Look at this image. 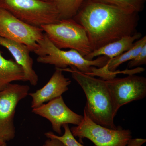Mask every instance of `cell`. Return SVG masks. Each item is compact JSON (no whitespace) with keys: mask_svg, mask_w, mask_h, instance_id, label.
Segmentation results:
<instances>
[{"mask_svg":"<svg viewBox=\"0 0 146 146\" xmlns=\"http://www.w3.org/2000/svg\"><path fill=\"white\" fill-rule=\"evenodd\" d=\"M28 85L11 83L0 91V139L13 140L16 130L14 119L16 106L28 95Z\"/></svg>","mask_w":146,"mask_h":146,"instance_id":"52a82bcc","label":"cell"},{"mask_svg":"<svg viewBox=\"0 0 146 146\" xmlns=\"http://www.w3.org/2000/svg\"><path fill=\"white\" fill-rule=\"evenodd\" d=\"M44 33L41 28L26 23L8 11L0 8V37L23 44L33 52Z\"/></svg>","mask_w":146,"mask_h":146,"instance_id":"ba28073f","label":"cell"},{"mask_svg":"<svg viewBox=\"0 0 146 146\" xmlns=\"http://www.w3.org/2000/svg\"><path fill=\"white\" fill-rule=\"evenodd\" d=\"M86 0H49L53 3L60 20L72 19L76 15Z\"/></svg>","mask_w":146,"mask_h":146,"instance_id":"2e32d148","label":"cell"},{"mask_svg":"<svg viewBox=\"0 0 146 146\" xmlns=\"http://www.w3.org/2000/svg\"><path fill=\"white\" fill-rule=\"evenodd\" d=\"M0 146H7L6 142L0 139Z\"/></svg>","mask_w":146,"mask_h":146,"instance_id":"7402d4cb","label":"cell"},{"mask_svg":"<svg viewBox=\"0 0 146 146\" xmlns=\"http://www.w3.org/2000/svg\"><path fill=\"white\" fill-rule=\"evenodd\" d=\"M115 6L131 12L139 13L143 9L146 0H94Z\"/></svg>","mask_w":146,"mask_h":146,"instance_id":"e0dca14e","label":"cell"},{"mask_svg":"<svg viewBox=\"0 0 146 146\" xmlns=\"http://www.w3.org/2000/svg\"><path fill=\"white\" fill-rule=\"evenodd\" d=\"M59 69L70 72L73 78L83 90L86 98L84 111L87 116L100 125L117 129V127L114 123L116 115L106 80L84 74L74 67Z\"/></svg>","mask_w":146,"mask_h":146,"instance_id":"7a4b0ae2","label":"cell"},{"mask_svg":"<svg viewBox=\"0 0 146 146\" xmlns=\"http://www.w3.org/2000/svg\"><path fill=\"white\" fill-rule=\"evenodd\" d=\"M106 81L116 115L123 106L146 97V78L144 77L131 74L122 78H115Z\"/></svg>","mask_w":146,"mask_h":146,"instance_id":"9c48e42d","label":"cell"},{"mask_svg":"<svg viewBox=\"0 0 146 146\" xmlns=\"http://www.w3.org/2000/svg\"><path fill=\"white\" fill-rule=\"evenodd\" d=\"M0 8L33 26L57 23L60 21L53 3L43 0H0Z\"/></svg>","mask_w":146,"mask_h":146,"instance_id":"277c9868","label":"cell"},{"mask_svg":"<svg viewBox=\"0 0 146 146\" xmlns=\"http://www.w3.org/2000/svg\"><path fill=\"white\" fill-rule=\"evenodd\" d=\"M146 45V36L142 37L137 40L133 46L127 51L111 59H109L106 65L108 70L116 72L117 68L123 63L132 60L141 52L143 47Z\"/></svg>","mask_w":146,"mask_h":146,"instance_id":"9a60e30c","label":"cell"},{"mask_svg":"<svg viewBox=\"0 0 146 146\" xmlns=\"http://www.w3.org/2000/svg\"><path fill=\"white\" fill-rule=\"evenodd\" d=\"M43 146H65L60 141L55 138H48Z\"/></svg>","mask_w":146,"mask_h":146,"instance_id":"ffe728a7","label":"cell"},{"mask_svg":"<svg viewBox=\"0 0 146 146\" xmlns=\"http://www.w3.org/2000/svg\"><path fill=\"white\" fill-rule=\"evenodd\" d=\"M0 46L8 50L15 62L23 68L26 81L33 86L37 85L38 76L33 70V61L30 55L31 51L28 47L23 44L1 37Z\"/></svg>","mask_w":146,"mask_h":146,"instance_id":"7c38bea8","label":"cell"},{"mask_svg":"<svg viewBox=\"0 0 146 146\" xmlns=\"http://www.w3.org/2000/svg\"><path fill=\"white\" fill-rule=\"evenodd\" d=\"M146 64V45L143 47L141 52L132 60H129L127 64L129 68L138 67Z\"/></svg>","mask_w":146,"mask_h":146,"instance_id":"d6986e66","label":"cell"},{"mask_svg":"<svg viewBox=\"0 0 146 146\" xmlns=\"http://www.w3.org/2000/svg\"><path fill=\"white\" fill-rule=\"evenodd\" d=\"M83 116L80 124L70 129L74 136L80 140L87 138L96 146H127L132 138L129 129L121 127L112 129L100 125L92 121L84 111Z\"/></svg>","mask_w":146,"mask_h":146,"instance_id":"8992f818","label":"cell"},{"mask_svg":"<svg viewBox=\"0 0 146 146\" xmlns=\"http://www.w3.org/2000/svg\"><path fill=\"white\" fill-rule=\"evenodd\" d=\"M142 36L141 33L136 32L133 35L124 36L95 50L84 57L90 60H93L94 58L100 56H106L110 59H112L130 49L135 42L141 39Z\"/></svg>","mask_w":146,"mask_h":146,"instance_id":"4fadbf2b","label":"cell"},{"mask_svg":"<svg viewBox=\"0 0 146 146\" xmlns=\"http://www.w3.org/2000/svg\"><path fill=\"white\" fill-rule=\"evenodd\" d=\"M146 141V139L143 138H131L130 141H129L127 146H142Z\"/></svg>","mask_w":146,"mask_h":146,"instance_id":"44dd1931","label":"cell"},{"mask_svg":"<svg viewBox=\"0 0 146 146\" xmlns=\"http://www.w3.org/2000/svg\"><path fill=\"white\" fill-rule=\"evenodd\" d=\"M41 28L60 49L76 50L84 57L93 51L85 29L73 18L61 20L57 23L46 25Z\"/></svg>","mask_w":146,"mask_h":146,"instance_id":"5b68a950","label":"cell"},{"mask_svg":"<svg viewBox=\"0 0 146 146\" xmlns=\"http://www.w3.org/2000/svg\"><path fill=\"white\" fill-rule=\"evenodd\" d=\"M43 1H49V0H43Z\"/></svg>","mask_w":146,"mask_h":146,"instance_id":"603a6c76","label":"cell"},{"mask_svg":"<svg viewBox=\"0 0 146 146\" xmlns=\"http://www.w3.org/2000/svg\"><path fill=\"white\" fill-rule=\"evenodd\" d=\"M32 112L48 120L53 130L59 134L62 133L61 128L64 125H78L83 118V116L76 114L68 108L62 96L33 108Z\"/></svg>","mask_w":146,"mask_h":146,"instance_id":"30bf717a","label":"cell"},{"mask_svg":"<svg viewBox=\"0 0 146 146\" xmlns=\"http://www.w3.org/2000/svg\"><path fill=\"white\" fill-rule=\"evenodd\" d=\"M27 81L23 68L15 61L7 60L0 51V91L14 81Z\"/></svg>","mask_w":146,"mask_h":146,"instance_id":"5bb4252c","label":"cell"},{"mask_svg":"<svg viewBox=\"0 0 146 146\" xmlns=\"http://www.w3.org/2000/svg\"><path fill=\"white\" fill-rule=\"evenodd\" d=\"M64 133L63 136H59L56 135L52 132H48L45 133V135L48 138H55L60 141L65 146H84L76 140L74 136L71 132L69 125L65 124L63 125Z\"/></svg>","mask_w":146,"mask_h":146,"instance_id":"ac0fdd59","label":"cell"},{"mask_svg":"<svg viewBox=\"0 0 146 146\" xmlns=\"http://www.w3.org/2000/svg\"><path fill=\"white\" fill-rule=\"evenodd\" d=\"M38 46L33 52L38 56L39 63L54 65L56 68L63 69L68 66L74 67L79 71L91 76H98L103 79L109 78L104 67L109 58L100 56L96 59L88 60L76 50L70 49L64 51L57 48L44 33L43 38L37 43Z\"/></svg>","mask_w":146,"mask_h":146,"instance_id":"3957f363","label":"cell"},{"mask_svg":"<svg viewBox=\"0 0 146 146\" xmlns=\"http://www.w3.org/2000/svg\"><path fill=\"white\" fill-rule=\"evenodd\" d=\"M73 19L83 27L93 51L136 33L138 13L94 0H86Z\"/></svg>","mask_w":146,"mask_h":146,"instance_id":"6da1fadb","label":"cell"},{"mask_svg":"<svg viewBox=\"0 0 146 146\" xmlns=\"http://www.w3.org/2000/svg\"><path fill=\"white\" fill-rule=\"evenodd\" d=\"M71 83V80L63 74V71L56 68L50 80L44 87L34 93L29 94L32 98V108H36L45 102L61 96L68 91V86Z\"/></svg>","mask_w":146,"mask_h":146,"instance_id":"8fae6325","label":"cell"}]
</instances>
